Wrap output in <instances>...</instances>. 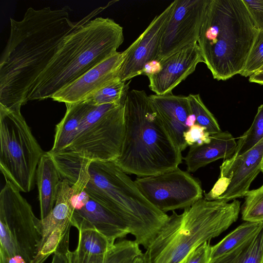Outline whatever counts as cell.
<instances>
[{
  "instance_id": "obj_34",
  "label": "cell",
  "mask_w": 263,
  "mask_h": 263,
  "mask_svg": "<svg viewBox=\"0 0 263 263\" xmlns=\"http://www.w3.org/2000/svg\"><path fill=\"white\" fill-rule=\"evenodd\" d=\"M160 63L156 60L147 63L144 67L142 74L148 76L157 73L160 69Z\"/></svg>"
},
{
  "instance_id": "obj_25",
  "label": "cell",
  "mask_w": 263,
  "mask_h": 263,
  "mask_svg": "<svg viewBox=\"0 0 263 263\" xmlns=\"http://www.w3.org/2000/svg\"><path fill=\"white\" fill-rule=\"evenodd\" d=\"M115 243L96 230H82L79 231L76 249L88 255H101L109 251Z\"/></svg>"
},
{
  "instance_id": "obj_7",
  "label": "cell",
  "mask_w": 263,
  "mask_h": 263,
  "mask_svg": "<svg viewBox=\"0 0 263 263\" xmlns=\"http://www.w3.org/2000/svg\"><path fill=\"white\" fill-rule=\"evenodd\" d=\"M0 169L5 179L21 192L34 186L39 163L44 152L21 110L0 105Z\"/></svg>"
},
{
  "instance_id": "obj_31",
  "label": "cell",
  "mask_w": 263,
  "mask_h": 263,
  "mask_svg": "<svg viewBox=\"0 0 263 263\" xmlns=\"http://www.w3.org/2000/svg\"><path fill=\"white\" fill-rule=\"evenodd\" d=\"M258 31L263 30V0H242Z\"/></svg>"
},
{
  "instance_id": "obj_15",
  "label": "cell",
  "mask_w": 263,
  "mask_h": 263,
  "mask_svg": "<svg viewBox=\"0 0 263 263\" xmlns=\"http://www.w3.org/2000/svg\"><path fill=\"white\" fill-rule=\"evenodd\" d=\"M203 62L197 43L185 47L161 61L160 70L147 76L149 88L156 95L172 93L182 81Z\"/></svg>"
},
{
  "instance_id": "obj_2",
  "label": "cell",
  "mask_w": 263,
  "mask_h": 263,
  "mask_svg": "<svg viewBox=\"0 0 263 263\" xmlns=\"http://www.w3.org/2000/svg\"><path fill=\"white\" fill-rule=\"evenodd\" d=\"M125 135L120 156L113 161L138 177L172 171L182 163L175 144L144 90L127 92L124 104Z\"/></svg>"
},
{
  "instance_id": "obj_37",
  "label": "cell",
  "mask_w": 263,
  "mask_h": 263,
  "mask_svg": "<svg viewBox=\"0 0 263 263\" xmlns=\"http://www.w3.org/2000/svg\"><path fill=\"white\" fill-rule=\"evenodd\" d=\"M196 123V119L194 115H190L187 118L186 121V125L189 128Z\"/></svg>"
},
{
  "instance_id": "obj_4",
  "label": "cell",
  "mask_w": 263,
  "mask_h": 263,
  "mask_svg": "<svg viewBox=\"0 0 263 263\" xmlns=\"http://www.w3.org/2000/svg\"><path fill=\"white\" fill-rule=\"evenodd\" d=\"M242 0H210L197 44L214 79L240 74L258 33Z\"/></svg>"
},
{
  "instance_id": "obj_39",
  "label": "cell",
  "mask_w": 263,
  "mask_h": 263,
  "mask_svg": "<svg viewBox=\"0 0 263 263\" xmlns=\"http://www.w3.org/2000/svg\"><path fill=\"white\" fill-rule=\"evenodd\" d=\"M260 171L263 173V160L262 161L261 166H260Z\"/></svg>"
},
{
  "instance_id": "obj_23",
  "label": "cell",
  "mask_w": 263,
  "mask_h": 263,
  "mask_svg": "<svg viewBox=\"0 0 263 263\" xmlns=\"http://www.w3.org/2000/svg\"><path fill=\"white\" fill-rule=\"evenodd\" d=\"M263 226L262 222L245 221L211 247V260L240 245ZM210 260V261H211Z\"/></svg>"
},
{
  "instance_id": "obj_32",
  "label": "cell",
  "mask_w": 263,
  "mask_h": 263,
  "mask_svg": "<svg viewBox=\"0 0 263 263\" xmlns=\"http://www.w3.org/2000/svg\"><path fill=\"white\" fill-rule=\"evenodd\" d=\"M212 246L205 242L191 252L181 263H209Z\"/></svg>"
},
{
  "instance_id": "obj_24",
  "label": "cell",
  "mask_w": 263,
  "mask_h": 263,
  "mask_svg": "<svg viewBox=\"0 0 263 263\" xmlns=\"http://www.w3.org/2000/svg\"><path fill=\"white\" fill-rule=\"evenodd\" d=\"M129 84L116 77L90 95L85 100L94 105L122 103L128 92Z\"/></svg>"
},
{
  "instance_id": "obj_6",
  "label": "cell",
  "mask_w": 263,
  "mask_h": 263,
  "mask_svg": "<svg viewBox=\"0 0 263 263\" xmlns=\"http://www.w3.org/2000/svg\"><path fill=\"white\" fill-rule=\"evenodd\" d=\"M88 171L89 179L85 191L90 198L118 215L134 240L146 249L169 216L152 205L135 181L113 161H91Z\"/></svg>"
},
{
  "instance_id": "obj_28",
  "label": "cell",
  "mask_w": 263,
  "mask_h": 263,
  "mask_svg": "<svg viewBox=\"0 0 263 263\" xmlns=\"http://www.w3.org/2000/svg\"><path fill=\"white\" fill-rule=\"evenodd\" d=\"M241 217L245 221H263V184L246 194Z\"/></svg>"
},
{
  "instance_id": "obj_3",
  "label": "cell",
  "mask_w": 263,
  "mask_h": 263,
  "mask_svg": "<svg viewBox=\"0 0 263 263\" xmlns=\"http://www.w3.org/2000/svg\"><path fill=\"white\" fill-rule=\"evenodd\" d=\"M124 41L123 27L108 17L83 24L63 40L56 54L34 84L27 98L43 100L71 84L118 52Z\"/></svg>"
},
{
  "instance_id": "obj_41",
  "label": "cell",
  "mask_w": 263,
  "mask_h": 263,
  "mask_svg": "<svg viewBox=\"0 0 263 263\" xmlns=\"http://www.w3.org/2000/svg\"><path fill=\"white\" fill-rule=\"evenodd\" d=\"M261 263H263V255H262V259H261Z\"/></svg>"
},
{
  "instance_id": "obj_1",
  "label": "cell",
  "mask_w": 263,
  "mask_h": 263,
  "mask_svg": "<svg viewBox=\"0 0 263 263\" xmlns=\"http://www.w3.org/2000/svg\"><path fill=\"white\" fill-rule=\"evenodd\" d=\"M111 5L97 8L76 22L69 18L68 6L54 10L30 7L21 21L10 17V35L0 60V105L21 110L65 37Z\"/></svg>"
},
{
  "instance_id": "obj_8",
  "label": "cell",
  "mask_w": 263,
  "mask_h": 263,
  "mask_svg": "<svg viewBox=\"0 0 263 263\" xmlns=\"http://www.w3.org/2000/svg\"><path fill=\"white\" fill-rule=\"evenodd\" d=\"M0 193V263H31L40 247V219L8 180Z\"/></svg>"
},
{
  "instance_id": "obj_17",
  "label": "cell",
  "mask_w": 263,
  "mask_h": 263,
  "mask_svg": "<svg viewBox=\"0 0 263 263\" xmlns=\"http://www.w3.org/2000/svg\"><path fill=\"white\" fill-rule=\"evenodd\" d=\"M171 138L182 152L187 146L183 134L189 129L187 117L192 114L187 96L172 93L149 96Z\"/></svg>"
},
{
  "instance_id": "obj_29",
  "label": "cell",
  "mask_w": 263,
  "mask_h": 263,
  "mask_svg": "<svg viewBox=\"0 0 263 263\" xmlns=\"http://www.w3.org/2000/svg\"><path fill=\"white\" fill-rule=\"evenodd\" d=\"M263 66V30L258 31L250 51L241 76L248 77L257 72Z\"/></svg>"
},
{
  "instance_id": "obj_10",
  "label": "cell",
  "mask_w": 263,
  "mask_h": 263,
  "mask_svg": "<svg viewBox=\"0 0 263 263\" xmlns=\"http://www.w3.org/2000/svg\"><path fill=\"white\" fill-rule=\"evenodd\" d=\"M135 182L147 200L165 213L184 210L203 198L200 181L179 167L159 175L138 177Z\"/></svg>"
},
{
  "instance_id": "obj_40",
  "label": "cell",
  "mask_w": 263,
  "mask_h": 263,
  "mask_svg": "<svg viewBox=\"0 0 263 263\" xmlns=\"http://www.w3.org/2000/svg\"><path fill=\"white\" fill-rule=\"evenodd\" d=\"M261 70H263V66H262V67L259 69V71H261Z\"/></svg>"
},
{
  "instance_id": "obj_35",
  "label": "cell",
  "mask_w": 263,
  "mask_h": 263,
  "mask_svg": "<svg viewBox=\"0 0 263 263\" xmlns=\"http://www.w3.org/2000/svg\"><path fill=\"white\" fill-rule=\"evenodd\" d=\"M68 253L61 252L54 253L51 263H69Z\"/></svg>"
},
{
  "instance_id": "obj_20",
  "label": "cell",
  "mask_w": 263,
  "mask_h": 263,
  "mask_svg": "<svg viewBox=\"0 0 263 263\" xmlns=\"http://www.w3.org/2000/svg\"><path fill=\"white\" fill-rule=\"evenodd\" d=\"M36 181L41 219L45 218L54 206L58 186L61 181L59 172L49 154L42 157L37 168Z\"/></svg>"
},
{
  "instance_id": "obj_14",
  "label": "cell",
  "mask_w": 263,
  "mask_h": 263,
  "mask_svg": "<svg viewBox=\"0 0 263 263\" xmlns=\"http://www.w3.org/2000/svg\"><path fill=\"white\" fill-rule=\"evenodd\" d=\"M262 160L263 138L243 154L224 160L220 166V176L230 178L231 182L218 199L229 202L245 197L251 183L261 172Z\"/></svg>"
},
{
  "instance_id": "obj_36",
  "label": "cell",
  "mask_w": 263,
  "mask_h": 263,
  "mask_svg": "<svg viewBox=\"0 0 263 263\" xmlns=\"http://www.w3.org/2000/svg\"><path fill=\"white\" fill-rule=\"evenodd\" d=\"M249 81L252 83L263 85V70L257 71L249 77Z\"/></svg>"
},
{
  "instance_id": "obj_30",
  "label": "cell",
  "mask_w": 263,
  "mask_h": 263,
  "mask_svg": "<svg viewBox=\"0 0 263 263\" xmlns=\"http://www.w3.org/2000/svg\"><path fill=\"white\" fill-rule=\"evenodd\" d=\"M183 138L187 146L202 145L210 142L211 135L205 127L196 123L184 133Z\"/></svg>"
},
{
  "instance_id": "obj_26",
  "label": "cell",
  "mask_w": 263,
  "mask_h": 263,
  "mask_svg": "<svg viewBox=\"0 0 263 263\" xmlns=\"http://www.w3.org/2000/svg\"><path fill=\"white\" fill-rule=\"evenodd\" d=\"M263 138V104L258 107L257 113L250 128L239 137L233 157L246 153Z\"/></svg>"
},
{
  "instance_id": "obj_21",
  "label": "cell",
  "mask_w": 263,
  "mask_h": 263,
  "mask_svg": "<svg viewBox=\"0 0 263 263\" xmlns=\"http://www.w3.org/2000/svg\"><path fill=\"white\" fill-rule=\"evenodd\" d=\"M135 241L123 239L116 242L107 253L101 255H90L76 249L69 251V263H133L143 253Z\"/></svg>"
},
{
  "instance_id": "obj_38",
  "label": "cell",
  "mask_w": 263,
  "mask_h": 263,
  "mask_svg": "<svg viewBox=\"0 0 263 263\" xmlns=\"http://www.w3.org/2000/svg\"><path fill=\"white\" fill-rule=\"evenodd\" d=\"M133 263H146L143 253L139 256Z\"/></svg>"
},
{
  "instance_id": "obj_27",
  "label": "cell",
  "mask_w": 263,
  "mask_h": 263,
  "mask_svg": "<svg viewBox=\"0 0 263 263\" xmlns=\"http://www.w3.org/2000/svg\"><path fill=\"white\" fill-rule=\"evenodd\" d=\"M192 114L196 119L197 124L206 128L210 135L222 132L214 115L203 103L199 94H190L188 96Z\"/></svg>"
},
{
  "instance_id": "obj_9",
  "label": "cell",
  "mask_w": 263,
  "mask_h": 263,
  "mask_svg": "<svg viewBox=\"0 0 263 263\" xmlns=\"http://www.w3.org/2000/svg\"><path fill=\"white\" fill-rule=\"evenodd\" d=\"M124 104L93 105L75 139L64 151L90 161H114L120 155L124 138Z\"/></svg>"
},
{
  "instance_id": "obj_22",
  "label": "cell",
  "mask_w": 263,
  "mask_h": 263,
  "mask_svg": "<svg viewBox=\"0 0 263 263\" xmlns=\"http://www.w3.org/2000/svg\"><path fill=\"white\" fill-rule=\"evenodd\" d=\"M263 226L244 242L209 263H261Z\"/></svg>"
},
{
  "instance_id": "obj_19",
  "label": "cell",
  "mask_w": 263,
  "mask_h": 263,
  "mask_svg": "<svg viewBox=\"0 0 263 263\" xmlns=\"http://www.w3.org/2000/svg\"><path fill=\"white\" fill-rule=\"evenodd\" d=\"M66 111L61 121L56 125L52 148L48 152L54 155L65 150L77 136L82 122L93 106L85 100L65 104Z\"/></svg>"
},
{
  "instance_id": "obj_33",
  "label": "cell",
  "mask_w": 263,
  "mask_h": 263,
  "mask_svg": "<svg viewBox=\"0 0 263 263\" xmlns=\"http://www.w3.org/2000/svg\"><path fill=\"white\" fill-rule=\"evenodd\" d=\"M230 182V178L219 176L212 189L204 194V199L208 201L217 200L227 191Z\"/></svg>"
},
{
  "instance_id": "obj_16",
  "label": "cell",
  "mask_w": 263,
  "mask_h": 263,
  "mask_svg": "<svg viewBox=\"0 0 263 263\" xmlns=\"http://www.w3.org/2000/svg\"><path fill=\"white\" fill-rule=\"evenodd\" d=\"M123 55V52H118L57 92L51 99L65 104L85 100L90 95L117 77Z\"/></svg>"
},
{
  "instance_id": "obj_12",
  "label": "cell",
  "mask_w": 263,
  "mask_h": 263,
  "mask_svg": "<svg viewBox=\"0 0 263 263\" xmlns=\"http://www.w3.org/2000/svg\"><path fill=\"white\" fill-rule=\"evenodd\" d=\"M175 6L171 3L156 15L144 32L125 51L117 77L126 82L142 74L145 66L156 60L163 31Z\"/></svg>"
},
{
  "instance_id": "obj_11",
  "label": "cell",
  "mask_w": 263,
  "mask_h": 263,
  "mask_svg": "<svg viewBox=\"0 0 263 263\" xmlns=\"http://www.w3.org/2000/svg\"><path fill=\"white\" fill-rule=\"evenodd\" d=\"M210 0H176L161 37L156 61L197 43Z\"/></svg>"
},
{
  "instance_id": "obj_18",
  "label": "cell",
  "mask_w": 263,
  "mask_h": 263,
  "mask_svg": "<svg viewBox=\"0 0 263 263\" xmlns=\"http://www.w3.org/2000/svg\"><path fill=\"white\" fill-rule=\"evenodd\" d=\"M236 146L235 139L228 131L211 135L209 143L190 146L183 158L187 171L193 173L218 159H228L234 155Z\"/></svg>"
},
{
  "instance_id": "obj_5",
  "label": "cell",
  "mask_w": 263,
  "mask_h": 263,
  "mask_svg": "<svg viewBox=\"0 0 263 263\" xmlns=\"http://www.w3.org/2000/svg\"><path fill=\"white\" fill-rule=\"evenodd\" d=\"M240 201L202 198L184 209L173 211L145 249L146 263H181L193 251L227 230L238 218Z\"/></svg>"
},
{
  "instance_id": "obj_13",
  "label": "cell",
  "mask_w": 263,
  "mask_h": 263,
  "mask_svg": "<svg viewBox=\"0 0 263 263\" xmlns=\"http://www.w3.org/2000/svg\"><path fill=\"white\" fill-rule=\"evenodd\" d=\"M72 226L79 231L95 229L115 243L129 234L123 220L114 212L92 199L84 190L72 199Z\"/></svg>"
}]
</instances>
